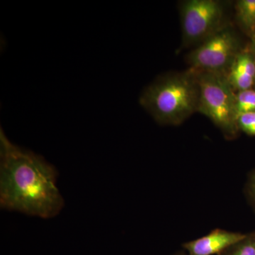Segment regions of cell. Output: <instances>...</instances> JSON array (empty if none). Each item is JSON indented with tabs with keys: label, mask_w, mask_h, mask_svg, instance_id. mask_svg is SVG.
<instances>
[{
	"label": "cell",
	"mask_w": 255,
	"mask_h": 255,
	"mask_svg": "<svg viewBox=\"0 0 255 255\" xmlns=\"http://www.w3.org/2000/svg\"><path fill=\"white\" fill-rule=\"evenodd\" d=\"M246 236L247 234L217 228L206 236L184 243L183 248L188 255H220Z\"/></svg>",
	"instance_id": "6"
},
{
	"label": "cell",
	"mask_w": 255,
	"mask_h": 255,
	"mask_svg": "<svg viewBox=\"0 0 255 255\" xmlns=\"http://www.w3.org/2000/svg\"></svg>",
	"instance_id": "14"
},
{
	"label": "cell",
	"mask_w": 255,
	"mask_h": 255,
	"mask_svg": "<svg viewBox=\"0 0 255 255\" xmlns=\"http://www.w3.org/2000/svg\"><path fill=\"white\" fill-rule=\"evenodd\" d=\"M237 125L239 130L248 135H255V112H248L238 117Z\"/></svg>",
	"instance_id": "11"
},
{
	"label": "cell",
	"mask_w": 255,
	"mask_h": 255,
	"mask_svg": "<svg viewBox=\"0 0 255 255\" xmlns=\"http://www.w3.org/2000/svg\"><path fill=\"white\" fill-rule=\"evenodd\" d=\"M225 74L235 92L251 90L255 82V57L248 52H238Z\"/></svg>",
	"instance_id": "7"
},
{
	"label": "cell",
	"mask_w": 255,
	"mask_h": 255,
	"mask_svg": "<svg viewBox=\"0 0 255 255\" xmlns=\"http://www.w3.org/2000/svg\"><path fill=\"white\" fill-rule=\"evenodd\" d=\"M57 172L41 156L0 132V204L2 209L50 219L63 208Z\"/></svg>",
	"instance_id": "1"
},
{
	"label": "cell",
	"mask_w": 255,
	"mask_h": 255,
	"mask_svg": "<svg viewBox=\"0 0 255 255\" xmlns=\"http://www.w3.org/2000/svg\"><path fill=\"white\" fill-rule=\"evenodd\" d=\"M235 110L237 119L242 114L255 112V90L251 89L236 92Z\"/></svg>",
	"instance_id": "9"
},
{
	"label": "cell",
	"mask_w": 255,
	"mask_h": 255,
	"mask_svg": "<svg viewBox=\"0 0 255 255\" xmlns=\"http://www.w3.org/2000/svg\"><path fill=\"white\" fill-rule=\"evenodd\" d=\"M238 21L250 33L255 32V0H241L236 6Z\"/></svg>",
	"instance_id": "8"
},
{
	"label": "cell",
	"mask_w": 255,
	"mask_h": 255,
	"mask_svg": "<svg viewBox=\"0 0 255 255\" xmlns=\"http://www.w3.org/2000/svg\"><path fill=\"white\" fill-rule=\"evenodd\" d=\"M246 194L248 201L255 209V170L249 174L246 185Z\"/></svg>",
	"instance_id": "12"
},
{
	"label": "cell",
	"mask_w": 255,
	"mask_h": 255,
	"mask_svg": "<svg viewBox=\"0 0 255 255\" xmlns=\"http://www.w3.org/2000/svg\"><path fill=\"white\" fill-rule=\"evenodd\" d=\"M199 103V85L190 70L159 77L140 97V105L161 125H180L198 112Z\"/></svg>",
	"instance_id": "2"
},
{
	"label": "cell",
	"mask_w": 255,
	"mask_h": 255,
	"mask_svg": "<svg viewBox=\"0 0 255 255\" xmlns=\"http://www.w3.org/2000/svg\"><path fill=\"white\" fill-rule=\"evenodd\" d=\"M223 6L216 0H189L181 7L184 44L202 43L223 26Z\"/></svg>",
	"instance_id": "5"
},
{
	"label": "cell",
	"mask_w": 255,
	"mask_h": 255,
	"mask_svg": "<svg viewBox=\"0 0 255 255\" xmlns=\"http://www.w3.org/2000/svg\"><path fill=\"white\" fill-rule=\"evenodd\" d=\"M174 255H188L186 253H179Z\"/></svg>",
	"instance_id": "13"
},
{
	"label": "cell",
	"mask_w": 255,
	"mask_h": 255,
	"mask_svg": "<svg viewBox=\"0 0 255 255\" xmlns=\"http://www.w3.org/2000/svg\"><path fill=\"white\" fill-rule=\"evenodd\" d=\"M220 255H255V233L231 246Z\"/></svg>",
	"instance_id": "10"
},
{
	"label": "cell",
	"mask_w": 255,
	"mask_h": 255,
	"mask_svg": "<svg viewBox=\"0 0 255 255\" xmlns=\"http://www.w3.org/2000/svg\"><path fill=\"white\" fill-rule=\"evenodd\" d=\"M238 52V41L232 30L223 26L188 56L192 72L226 73Z\"/></svg>",
	"instance_id": "4"
},
{
	"label": "cell",
	"mask_w": 255,
	"mask_h": 255,
	"mask_svg": "<svg viewBox=\"0 0 255 255\" xmlns=\"http://www.w3.org/2000/svg\"><path fill=\"white\" fill-rule=\"evenodd\" d=\"M193 73L199 88L198 112L207 117L226 138H235L239 131L235 110L236 92L228 82L226 74Z\"/></svg>",
	"instance_id": "3"
}]
</instances>
